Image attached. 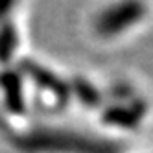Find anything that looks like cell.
<instances>
[{
    "label": "cell",
    "instance_id": "1",
    "mask_svg": "<svg viewBox=\"0 0 153 153\" xmlns=\"http://www.w3.org/2000/svg\"><path fill=\"white\" fill-rule=\"evenodd\" d=\"M11 142L22 153H122L114 140L67 127H33L13 133Z\"/></svg>",
    "mask_w": 153,
    "mask_h": 153
},
{
    "label": "cell",
    "instance_id": "2",
    "mask_svg": "<svg viewBox=\"0 0 153 153\" xmlns=\"http://www.w3.org/2000/svg\"><path fill=\"white\" fill-rule=\"evenodd\" d=\"M144 13H146V6L140 2H120L114 6H109L96 17L94 22L96 33L105 39L116 37L124 33L127 28L137 24L144 17Z\"/></svg>",
    "mask_w": 153,
    "mask_h": 153
},
{
    "label": "cell",
    "instance_id": "3",
    "mask_svg": "<svg viewBox=\"0 0 153 153\" xmlns=\"http://www.w3.org/2000/svg\"><path fill=\"white\" fill-rule=\"evenodd\" d=\"M22 67H24L26 74L33 78L35 83H39L41 87H45V91H50L52 94H56L57 98H61V100L67 98V92H68L67 85H65V81L59 79L53 72L46 70L45 67H41V65H37V63H30V61H24Z\"/></svg>",
    "mask_w": 153,
    "mask_h": 153
},
{
    "label": "cell",
    "instance_id": "4",
    "mask_svg": "<svg viewBox=\"0 0 153 153\" xmlns=\"http://www.w3.org/2000/svg\"><path fill=\"white\" fill-rule=\"evenodd\" d=\"M140 113L142 109H135V111H131L127 105H116L113 109H109L105 113V122L109 124H114V126H120V127H129L137 124L140 120Z\"/></svg>",
    "mask_w": 153,
    "mask_h": 153
},
{
    "label": "cell",
    "instance_id": "5",
    "mask_svg": "<svg viewBox=\"0 0 153 153\" xmlns=\"http://www.w3.org/2000/svg\"><path fill=\"white\" fill-rule=\"evenodd\" d=\"M17 48V33L11 22H7L6 28L0 30V61L7 63L9 57L13 56V52Z\"/></svg>",
    "mask_w": 153,
    "mask_h": 153
},
{
    "label": "cell",
    "instance_id": "6",
    "mask_svg": "<svg viewBox=\"0 0 153 153\" xmlns=\"http://www.w3.org/2000/svg\"><path fill=\"white\" fill-rule=\"evenodd\" d=\"M74 92H78L79 94V98L85 102V105H91V107H94V105H98L100 103V100H102V96H100V92H98L92 85H89L85 79H76L74 81V89H72Z\"/></svg>",
    "mask_w": 153,
    "mask_h": 153
}]
</instances>
